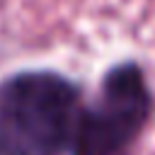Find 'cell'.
<instances>
[{
	"instance_id": "1",
	"label": "cell",
	"mask_w": 155,
	"mask_h": 155,
	"mask_svg": "<svg viewBox=\"0 0 155 155\" xmlns=\"http://www.w3.org/2000/svg\"><path fill=\"white\" fill-rule=\"evenodd\" d=\"M80 87L53 70L0 80V155H65L82 116Z\"/></svg>"
},
{
	"instance_id": "2",
	"label": "cell",
	"mask_w": 155,
	"mask_h": 155,
	"mask_svg": "<svg viewBox=\"0 0 155 155\" xmlns=\"http://www.w3.org/2000/svg\"><path fill=\"white\" fill-rule=\"evenodd\" d=\"M153 109L155 99L143 68L133 61L111 65L97 99L82 109L73 155H133Z\"/></svg>"
}]
</instances>
